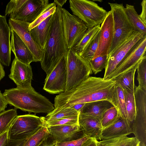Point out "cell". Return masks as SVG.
Wrapping results in <instances>:
<instances>
[{
	"instance_id": "8fae6325",
	"label": "cell",
	"mask_w": 146,
	"mask_h": 146,
	"mask_svg": "<svg viewBox=\"0 0 146 146\" xmlns=\"http://www.w3.org/2000/svg\"><path fill=\"white\" fill-rule=\"evenodd\" d=\"M67 57L64 56L46 75L43 89L49 93L58 94L64 92L66 83Z\"/></svg>"
},
{
	"instance_id": "8d00e7d4",
	"label": "cell",
	"mask_w": 146,
	"mask_h": 146,
	"mask_svg": "<svg viewBox=\"0 0 146 146\" xmlns=\"http://www.w3.org/2000/svg\"><path fill=\"white\" fill-rule=\"evenodd\" d=\"M56 6V5L53 6L41 14L33 22L30 24L28 27L29 30H30L36 26L49 16L52 15L55 11Z\"/></svg>"
},
{
	"instance_id": "9a60e30c",
	"label": "cell",
	"mask_w": 146,
	"mask_h": 146,
	"mask_svg": "<svg viewBox=\"0 0 146 146\" xmlns=\"http://www.w3.org/2000/svg\"><path fill=\"white\" fill-rule=\"evenodd\" d=\"M50 135L57 142L70 141L85 135L83 128L79 124L47 127Z\"/></svg>"
},
{
	"instance_id": "ba28073f",
	"label": "cell",
	"mask_w": 146,
	"mask_h": 146,
	"mask_svg": "<svg viewBox=\"0 0 146 146\" xmlns=\"http://www.w3.org/2000/svg\"><path fill=\"white\" fill-rule=\"evenodd\" d=\"M62 15L65 41L68 50L71 49L80 40L88 28L80 18L62 8Z\"/></svg>"
},
{
	"instance_id": "ffe728a7",
	"label": "cell",
	"mask_w": 146,
	"mask_h": 146,
	"mask_svg": "<svg viewBox=\"0 0 146 146\" xmlns=\"http://www.w3.org/2000/svg\"><path fill=\"white\" fill-rule=\"evenodd\" d=\"M78 122L86 136L98 141L101 140L100 136L103 129L100 121L92 117L79 113Z\"/></svg>"
},
{
	"instance_id": "484cf974",
	"label": "cell",
	"mask_w": 146,
	"mask_h": 146,
	"mask_svg": "<svg viewBox=\"0 0 146 146\" xmlns=\"http://www.w3.org/2000/svg\"><path fill=\"white\" fill-rule=\"evenodd\" d=\"M139 64L136 65L117 78L113 80L117 81L123 90L134 92V77Z\"/></svg>"
},
{
	"instance_id": "f35d334b",
	"label": "cell",
	"mask_w": 146,
	"mask_h": 146,
	"mask_svg": "<svg viewBox=\"0 0 146 146\" xmlns=\"http://www.w3.org/2000/svg\"><path fill=\"white\" fill-rule=\"evenodd\" d=\"M89 138L85 135L82 137L70 141L57 142L55 146H82L83 144Z\"/></svg>"
},
{
	"instance_id": "2e32d148",
	"label": "cell",
	"mask_w": 146,
	"mask_h": 146,
	"mask_svg": "<svg viewBox=\"0 0 146 146\" xmlns=\"http://www.w3.org/2000/svg\"><path fill=\"white\" fill-rule=\"evenodd\" d=\"M113 16L110 10L108 12L100 26L99 42L94 57L99 55H108L113 39Z\"/></svg>"
},
{
	"instance_id": "836d02e7",
	"label": "cell",
	"mask_w": 146,
	"mask_h": 146,
	"mask_svg": "<svg viewBox=\"0 0 146 146\" xmlns=\"http://www.w3.org/2000/svg\"><path fill=\"white\" fill-rule=\"evenodd\" d=\"M119 115L117 110L114 106H112L108 109L104 113L100 121L102 129L112 123Z\"/></svg>"
},
{
	"instance_id": "9c48e42d",
	"label": "cell",
	"mask_w": 146,
	"mask_h": 146,
	"mask_svg": "<svg viewBox=\"0 0 146 146\" xmlns=\"http://www.w3.org/2000/svg\"><path fill=\"white\" fill-rule=\"evenodd\" d=\"M146 35L139 32H133L127 39L108 56L103 79L109 77L121 64L123 59L131 48Z\"/></svg>"
},
{
	"instance_id": "83f0119b",
	"label": "cell",
	"mask_w": 146,
	"mask_h": 146,
	"mask_svg": "<svg viewBox=\"0 0 146 146\" xmlns=\"http://www.w3.org/2000/svg\"><path fill=\"white\" fill-rule=\"evenodd\" d=\"M100 33V29L79 54L88 62L94 57L98 47Z\"/></svg>"
},
{
	"instance_id": "d6986e66",
	"label": "cell",
	"mask_w": 146,
	"mask_h": 146,
	"mask_svg": "<svg viewBox=\"0 0 146 146\" xmlns=\"http://www.w3.org/2000/svg\"><path fill=\"white\" fill-rule=\"evenodd\" d=\"M131 133V127L119 115L112 123L102 129L100 138L101 140L106 139L127 136Z\"/></svg>"
},
{
	"instance_id": "6da1fadb",
	"label": "cell",
	"mask_w": 146,
	"mask_h": 146,
	"mask_svg": "<svg viewBox=\"0 0 146 146\" xmlns=\"http://www.w3.org/2000/svg\"><path fill=\"white\" fill-rule=\"evenodd\" d=\"M115 80L89 76L70 90L56 96L54 106L57 108L70 107L79 104L102 100L110 102L117 110L114 86Z\"/></svg>"
},
{
	"instance_id": "5b68a950",
	"label": "cell",
	"mask_w": 146,
	"mask_h": 146,
	"mask_svg": "<svg viewBox=\"0 0 146 146\" xmlns=\"http://www.w3.org/2000/svg\"><path fill=\"white\" fill-rule=\"evenodd\" d=\"M45 125L44 117L30 114L17 115L9 129V141L26 140Z\"/></svg>"
},
{
	"instance_id": "cb8c5ba5",
	"label": "cell",
	"mask_w": 146,
	"mask_h": 146,
	"mask_svg": "<svg viewBox=\"0 0 146 146\" xmlns=\"http://www.w3.org/2000/svg\"><path fill=\"white\" fill-rule=\"evenodd\" d=\"M125 11L134 31L139 32L146 35V25L140 19L134 6L126 4Z\"/></svg>"
},
{
	"instance_id": "4dcf8cb0",
	"label": "cell",
	"mask_w": 146,
	"mask_h": 146,
	"mask_svg": "<svg viewBox=\"0 0 146 146\" xmlns=\"http://www.w3.org/2000/svg\"><path fill=\"white\" fill-rule=\"evenodd\" d=\"M15 108L0 113V135L8 130L17 115Z\"/></svg>"
},
{
	"instance_id": "ac0fdd59",
	"label": "cell",
	"mask_w": 146,
	"mask_h": 146,
	"mask_svg": "<svg viewBox=\"0 0 146 146\" xmlns=\"http://www.w3.org/2000/svg\"><path fill=\"white\" fill-rule=\"evenodd\" d=\"M11 48L15 58L27 65H29L34 62L33 54L26 44L15 31L11 29Z\"/></svg>"
},
{
	"instance_id": "e575fe53",
	"label": "cell",
	"mask_w": 146,
	"mask_h": 146,
	"mask_svg": "<svg viewBox=\"0 0 146 146\" xmlns=\"http://www.w3.org/2000/svg\"><path fill=\"white\" fill-rule=\"evenodd\" d=\"M137 69L138 86L146 90V55L143 57L139 64Z\"/></svg>"
},
{
	"instance_id": "b9f144b4",
	"label": "cell",
	"mask_w": 146,
	"mask_h": 146,
	"mask_svg": "<svg viewBox=\"0 0 146 146\" xmlns=\"http://www.w3.org/2000/svg\"><path fill=\"white\" fill-rule=\"evenodd\" d=\"M141 12L139 16L143 23L146 25V0H143L141 3Z\"/></svg>"
},
{
	"instance_id": "d4e9b609",
	"label": "cell",
	"mask_w": 146,
	"mask_h": 146,
	"mask_svg": "<svg viewBox=\"0 0 146 146\" xmlns=\"http://www.w3.org/2000/svg\"><path fill=\"white\" fill-rule=\"evenodd\" d=\"M116 81L114 86V90L119 115L129 126L131 127L128 119L123 90L119 83L117 81Z\"/></svg>"
},
{
	"instance_id": "ee69618b",
	"label": "cell",
	"mask_w": 146,
	"mask_h": 146,
	"mask_svg": "<svg viewBox=\"0 0 146 146\" xmlns=\"http://www.w3.org/2000/svg\"><path fill=\"white\" fill-rule=\"evenodd\" d=\"M96 140L92 138H89L85 141L82 146H98Z\"/></svg>"
},
{
	"instance_id": "74e56055",
	"label": "cell",
	"mask_w": 146,
	"mask_h": 146,
	"mask_svg": "<svg viewBox=\"0 0 146 146\" xmlns=\"http://www.w3.org/2000/svg\"><path fill=\"white\" fill-rule=\"evenodd\" d=\"M27 0H11L7 5L5 11V16L18 10L26 1Z\"/></svg>"
},
{
	"instance_id": "d6a6232c",
	"label": "cell",
	"mask_w": 146,
	"mask_h": 146,
	"mask_svg": "<svg viewBox=\"0 0 146 146\" xmlns=\"http://www.w3.org/2000/svg\"><path fill=\"white\" fill-rule=\"evenodd\" d=\"M108 56L107 55H99L88 61L92 72L95 74L101 71L105 68Z\"/></svg>"
},
{
	"instance_id": "1f68e13d",
	"label": "cell",
	"mask_w": 146,
	"mask_h": 146,
	"mask_svg": "<svg viewBox=\"0 0 146 146\" xmlns=\"http://www.w3.org/2000/svg\"><path fill=\"white\" fill-rule=\"evenodd\" d=\"M49 135L47 127L45 125L26 140L23 146H38Z\"/></svg>"
},
{
	"instance_id": "277c9868",
	"label": "cell",
	"mask_w": 146,
	"mask_h": 146,
	"mask_svg": "<svg viewBox=\"0 0 146 146\" xmlns=\"http://www.w3.org/2000/svg\"><path fill=\"white\" fill-rule=\"evenodd\" d=\"M73 15L81 19L88 28L100 25L108 12L94 2L87 0H70Z\"/></svg>"
},
{
	"instance_id": "7dc6e473",
	"label": "cell",
	"mask_w": 146,
	"mask_h": 146,
	"mask_svg": "<svg viewBox=\"0 0 146 146\" xmlns=\"http://www.w3.org/2000/svg\"><path fill=\"white\" fill-rule=\"evenodd\" d=\"M5 73L3 67L0 62V81L5 76Z\"/></svg>"
},
{
	"instance_id": "30bf717a",
	"label": "cell",
	"mask_w": 146,
	"mask_h": 146,
	"mask_svg": "<svg viewBox=\"0 0 146 146\" xmlns=\"http://www.w3.org/2000/svg\"><path fill=\"white\" fill-rule=\"evenodd\" d=\"M56 5L54 3H49L48 0H27L17 11L9 15L10 19L15 20L33 22L47 9Z\"/></svg>"
},
{
	"instance_id": "7bdbcfd3",
	"label": "cell",
	"mask_w": 146,
	"mask_h": 146,
	"mask_svg": "<svg viewBox=\"0 0 146 146\" xmlns=\"http://www.w3.org/2000/svg\"><path fill=\"white\" fill-rule=\"evenodd\" d=\"M8 103L3 95L0 90V113L5 111Z\"/></svg>"
},
{
	"instance_id": "bcb514c9",
	"label": "cell",
	"mask_w": 146,
	"mask_h": 146,
	"mask_svg": "<svg viewBox=\"0 0 146 146\" xmlns=\"http://www.w3.org/2000/svg\"><path fill=\"white\" fill-rule=\"evenodd\" d=\"M85 104L81 103L77 104L70 107H71L78 112H80V110L84 106Z\"/></svg>"
},
{
	"instance_id": "f546056e",
	"label": "cell",
	"mask_w": 146,
	"mask_h": 146,
	"mask_svg": "<svg viewBox=\"0 0 146 146\" xmlns=\"http://www.w3.org/2000/svg\"><path fill=\"white\" fill-rule=\"evenodd\" d=\"M126 110L128 121L131 125L136 116V106L134 92L123 90Z\"/></svg>"
},
{
	"instance_id": "7402d4cb",
	"label": "cell",
	"mask_w": 146,
	"mask_h": 146,
	"mask_svg": "<svg viewBox=\"0 0 146 146\" xmlns=\"http://www.w3.org/2000/svg\"><path fill=\"white\" fill-rule=\"evenodd\" d=\"M113 106L106 100H99L85 103L80 113L90 116L100 121L105 112Z\"/></svg>"
},
{
	"instance_id": "52a82bcc",
	"label": "cell",
	"mask_w": 146,
	"mask_h": 146,
	"mask_svg": "<svg viewBox=\"0 0 146 146\" xmlns=\"http://www.w3.org/2000/svg\"><path fill=\"white\" fill-rule=\"evenodd\" d=\"M113 18V38L108 56L122 44L134 31L125 13L122 3H108Z\"/></svg>"
},
{
	"instance_id": "44dd1931",
	"label": "cell",
	"mask_w": 146,
	"mask_h": 146,
	"mask_svg": "<svg viewBox=\"0 0 146 146\" xmlns=\"http://www.w3.org/2000/svg\"><path fill=\"white\" fill-rule=\"evenodd\" d=\"M52 15L29 30L34 41L43 51L48 35Z\"/></svg>"
},
{
	"instance_id": "ab89813d",
	"label": "cell",
	"mask_w": 146,
	"mask_h": 146,
	"mask_svg": "<svg viewBox=\"0 0 146 146\" xmlns=\"http://www.w3.org/2000/svg\"><path fill=\"white\" fill-rule=\"evenodd\" d=\"M57 143V141L50 134L38 146H55Z\"/></svg>"
},
{
	"instance_id": "4316f807",
	"label": "cell",
	"mask_w": 146,
	"mask_h": 146,
	"mask_svg": "<svg viewBox=\"0 0 146 146\" xmlns=\"http://www.w3.org/2000/svg\"><path fill=\"white\" fill-rule=\"evenodd\" d=\"M80 112L71 107L57 108L44 117L46 120H53L77 115Z\"/></svg>"
},
{
	"instance_id": "603a6c76",
	"label": "cell",
	"mask_w": 146,
	"mask_h": 146,
	"mask_svg": "<svg viewBox=\"0 0 146 146\" xmlns=\"http://www.w3.org/2000/svg\"><path fill=\"white\" fill-rule=\"evenodd\" d=\"M98 146H139L140 142L135 137L125 135L96 141Z\"/></svg>"
},
{
	"instance_id": "f6af8a7d",
	"label": "cell",
	"mask_w": 146,
	"mask_h": 146,
	"mask_svg": "<svg viewBox=\"0 0 146 146\" xmlns=\"http://www.w3.org/2000/svg\"><path fill=\"white\" fill-rule=\"evenodd\" d=\"M26 140L19 141H10L5 146H23Z\"/></svg>"
},
{
	"instance_id": "8992f818",
	"label": "cell",
	"mask_w": 146,
	"mask_h": 146,
	"mask_svg": "<svg viewBox=\"0 0 146 146\" xmlns=\"http://www.w3.org/2000/svg\"><path fill=\"white\" fill-rule=\"evenodd\" d=\"M66 69V83L65 92L78 85L93 73L88 62L72 49H69L68 51Z\"/></svg>"
},
{
	"instance_id": "7a4b0ae2",
	"label": "cell",
	"mask_w": 146,
	"mask_h": 146,
	"mask_svg": "<svg viewBox=\"0 0 146 146\" xmlns=\"http://www.w3.org/2000/svg\"><path fill=\"white\" fill-rule=\"evenodd\" d=\"M62 8L57 5L55 11L52 14L48 35L40 62L41 68L47 75L62 57H67L68 50L63 34Z\"/></svg>"
},
{
	"instance_id": "7c38bea8",
	"label": "cell",
	"mask_w": 146,
	"mask_h": 146,
	"mask_svg": "<svg viewBox=\"0 0 146 146\" xmlns=\"http://www.w3.org/2000/svg\"><path fill=\"white\" fill-rule=\"evenodd\" d=\"M146 36L139 40L124 58L121 64L109 77L108 80H114L139 63L146 55Z\"/></svg>"
},
{
	"instance_id": "4fadbf2b",
	"label": "cell",
	"mask_w": 146,
	"mask_h": 146,
	"mask_svg": "<svg viewBox=\"0 0 146 146\" xmlns=\"http://www.w3.org/2000/svg\"><path fill=\"white\" fill-rule=\"evenodd\" d=\"M33 76L32 69L30 65L23 64L15 58L12 62L9 77L16 85V88L23 89L34 90L31 86Z\"/></svg>"
},
{
	"instance_id": "d590c367",
	"label": "cell",
	"mask_w": 146,
	"mask_h": 146,
	"mask_svg": "<svg viewBox=\"0 0 146 146\" xmlns=\"http://www.w3.org/2000/svg\"><path fill=\"white\" fill-rule=\"evenodd\" d=\"M79 115L58 119L45 120L46 124L48 127L50 126L70 125L79 123Z\"/></svg>"
},
{
	"instance_id": "e0dca14e",
	"label": "cell",
	"mask_w": 146,
	"mask_h": 146,
	"mask_svg": "<svg viewBox=\"0 0 146 146\" xmlns=\"http://www.w3.org/2000/svg\"><path fill=\"white\" fill-rule=\"evenodd\" d=\"M11 33L6 16L0 15V62L6 66L11 61Z\"/></svg>"
},
{
	"instance_id": "5bb4252c",
	"label": "cell",
	"mask_w": 146,
	"mask_h": 146,
	"mask_svg": "<svg viewBox=\"0 0 146 146\" xmlns=\"http://www.w3.org/2000/svg\"><path fill=\"white\" fill-rule=\"evenodd\" d=\"M8 22L10 29L17 33L31 52L34 62H40L43 51L34 41L30 35L28 29L30 23L10 19Z\"/></svg>"
},
{
	"instance_id": "f1b7e54d",
	"label": "cell",
	"mask_w": 146,
	"mask_h": 146,
	"mask_svg": "<svg viewBox=\"0 0 146 146\" xmlns=\"http://www.w3.org/2000/svg\"><path fill=\"white\" fill-rule=\"evenodd\" d=\"M100 28V25L88 28L80 40L71 49L79 54Z\"/></svg>"
},
{
	"instance_id": "3957f363",
	"label": "cell",
	"mask_w": 146,
	"mask_h": 146,
	"mask_svg": "<svg viewBox=\"0 0 146 146\" xmlns=\"http://www.w3.org/2000/svg\"><path fill=\"white\" fill-rule=\"evenodd\" d=\"M3 95L10 106L29 113H48L54 109L48 99L35 90L13 88L5 90Z\"/></svg>"
},
{
	"instance_id": "c3c4849f",
	"label": "cell",
	"mask_w": 146,
	"mask_h": 146,
	"mask_svg": "<svg viewBox=\"0 0 146 146\" xmlns=\"http://www.w3.org/2000/svg\"><path fill=\"white\" fill-rule=\"evenodd\" d=\"M66 1V0H55L54 1V2L56 4V5H59L62 7Z\"/></svg>"
},
{
	"instance_id": "60d3db41",
	"label": "cell",
	"mask_w": 146,
	"mask_h": 146,
	"mask_svg": "<svg viewBox=\"0 0 146 146\" xmlns=\"http://www.w3.org/2000/svg\"><path fill=\"white\" fill-rule=\"evenodd\" d=\"M9 129L0 135V146H5L9 143Z\"/></svg>"
}]
</instances>
